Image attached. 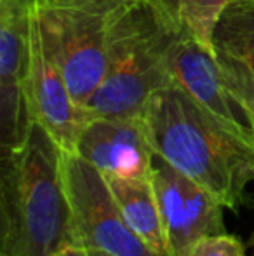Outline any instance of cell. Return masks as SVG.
Instances as JSON below:
<instances>
[{"instance_id": "obj_19", "label": "cell", "mask_w": 254, "mask_h": 256, "mask_svg": "<svg viewBox=\"0 0 254 256\" xmlns=\"http://www.w3.org/2000/svg\"><path fill=\"white\" fill-rule=\"evenodd\" d=\"M253 244H254V237H253Z\"/></svg>"}, {"instance_id": "obj_15", "label": "cell", "mask_w": 254, "mask_h": 256, "mask_svg": "<svg viewBox=\"0 0 254 256\" xmlns=\"http://www.w3.org/2000/svg\"><path fill=\"white\" fill-rule=\"evenodd\" d=\"M155 9L176 28H183L181 23V12H183L185 0H150Z\"/></svg>"}, {"instance_id": "obj_17", "label": "cell", "mask_w": 254, "mask_h": 256, "mask_svg": "<svg viewBox=\"0 0 254 256\" xmlns=\"http://www.w3.org/2000/svg\"><path fill=\"white\" fill-rule=\"evenodd\" d=\"M87 254L89 256H112L108 253H103V251H87Z\"/></svg>"}, {"instance_id": "obj_6", "label": "cell", "mask_w": 254, "mask_h": 256, "mask_svg": "<svg viewBox=\"0 0 254 256\" xmlns=\"http://www.w3.org/2000/svg\"><path fill=\"white\" fill-rule=\"evenodd\" d=\"M150 180L159 202L169 256H180L192 244L207 237L227 234L225 204L157 154Z\"/></svg>"}, {"instance_id": "obj_14", "label": "cell", "mask_w": 254, "mask_h": 256, "mask_svg": "<svg viewBox=\"0 0 254 256\" xmlns=\"http://www.w3.org/2000/svg\"><path fill=\"white\" fill-rule=\"evenodd\" d=\"M180 256H246V250L237 237L223 234L192 244Z\"/></svg>"}, {"instance_id": "obj_3", "label": "cell", "mask_w": 254, "mask_h": 256, "mask_svg": "<svg viewBox=\"0 0 254 256\" xmlns=\"http://www.w3.org/2000/svg\"><path fill=\"white\" fill-rule=\"evenodd\" d=\"M183 28L171 24L150 0H136L113 24L103 80L85 106L94 117H143L150 98L174 84L171 52Z\"/></svg>"}, {"instance_id": "obj_5", "label": "cell", "mask_w": 254, "mask_h": 256, "mask_svg": "<svg viewBox=\"0 0 254 256\" xmlns=\"http://www.w3.org/2000/svg\"><path fill=\"white\" fill-rule=\"evenodd\" d=\"M63 180L77 248L112 256H157L129 228L108 180L77 154L63 152Z\"/></svg>"}, {"instance_id": "obj_1", "label": "cell", "mask_w": 254, "mask_h": 256, "mask_svg": "<svg viewBox=\"0 0 254 256\" xmlns=\"http://www.w3.org/2000/svg\"><path fill=\"white\" fill-rule=\"evenodd\" d=\"M2 256H54L77 248L63 150L31 122L24 143L0 157Z\"/></svg>"}, {"instance_id": "obj_2", "label": "cell", "mask_w": 254, "mask_h": 256, "mask_svg": "<svg viewBox=\"0 0 254 256\" xmlns=\"http://www.w3.org/2000/svg\"><path fill=\"white\" fill-rule=\"evenodd\" d=\"M157 155L237 211L254 182V146L228 132L180 86L150 98L143 114Z\"/></svg>"}, {"instance_id": "obj_16", "label": "cell", "mask_w": 254, "mask_h": 256, "mask_svg": "<svg viewBox=\"0 0 254 256\" xmlns=\"http://www.w3.org/2000/svg\"><path fill=\"white\" fill-rule=\"evenodd\" d=\"M63 256H89L87 251L82 250V248H70L63 253Z\"/></svg>"}, {"instance_id": "obj_10", "label": "cell", "mask_w": 254, "mask_h": 256, "mask_svg": "<svg viewBox=\"0 0 254 256\" xmlns=\"http://www.w3.org/2000/svg\"><path fill=\"white\" fill-rule=\"evenodd\" d=\"M106 178L150 180L155 150L143 117H94L85 122L75 152Z\"/></svg>"}, {"instance_id": "obj_11", "label": "cell", "mask_w": 254, "mask_h": 256, "mask_svg": "<svg viewBox=\"0 0 254 256\" xmlns=\"http://www.w3.org/2000/svg\"><path fill=\"white\" fill-rule=\"evenodd\" d=\"M214 58L254 136V0H234L214 30Z\"/></svg>"}, {"instance_id": "obj_7", "label": "cell", "mask_w": 254, "mask_h": 256, "mask_svg": "<svg viewBox=\"0 0 254 256\" xmlns=\"http://www.w3.org/2000/svg\"><path fill=\"white\" fill-rule=\"evenodd\" d=\"M35 0H0V148L17 150L30 129L24 82L30 56V21Z\"/></svg>"}, {"instance_id": "obj_8", "label": "cell", "mask_w": 254, "mask_h": 256, "mask_svg": "<svg viewBox=\"0 0 254 256\" xmlns=\"http://www.w3.org/2000/svg\"><path fill=\"white\" fill-rule=\"evenodd\" d=\"M24 100L30 122L42 126L63 152L73 154L87 115L84 108L75 103L64 75L45 51L35 4L30 21V56Z\"/></svg>"}, {"instance_id": "obj_4", "label": "cell", "mask_w": 254, "mask_h": 256, "mask_svg": "<svg viewBox=\"0 0 254 256\" xmlns=\"http://www.w3.org/2000/svg\"><path fill=\"white\" fill-rule=\"evenodd\" d=\"M136 0H35L44 48L75 103L87 106L106 70L113 24Z\"/></svg>"}, {"instance_id": "obj_9", "label": "cell", "mask_w": 254, "mask_h": 256, "mask_svg": "<svg viewBox=\"0 0 254 256\" xmlns=\"http://www.w3.org/2000/svg\"><path fill=\"white\" fill-rule=\"evenodd\" d=\"M171 75L188 96L228 132L254 146L248 117L228 89L214 54L181 30L171 52Z\"/></svg>"}, {"instance_id": "obj_13", "label": "cell", "mask_w": 254, "mask_h": 256, "mask_svg": "<svg viewBox=\"0 0 254 256\" xmlns=\"http://www.w3.org/2000/svg\"><path fill=\"white\" fill-rule=\"evenodd\" d=\"M234 0H185L181 23L187 34L206 51L214 54V30Z\"/></svg>"}, {"instance_id": "obj_18", "label": "cell", "mask_w": 254, "mask_h": 256, "mask_svg": "<svg viewBox=\"0 0 254 256\" xmlns=\"http://www.w3.org/2000/svg\"><path fill=\"white\" fill-rule=\"evenodd\" d=\"M54 256H63V254H54Z\"/></svg>"}, {"instance_id": "obj_12", "label": "cell", "mask_w": 254, "mask_h": 256, "mask_svg": "<svg viewBox=\"0 0 254 256\" xmlns=\"http://www.w3.org/2000/svg\"><path fill=\"white\" fill-rule=\"evenodd\" d=\"M129 228L157 256H169L152 180L106 178Z\"/></svg>"}]
</instances>
